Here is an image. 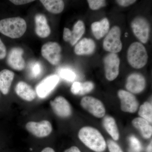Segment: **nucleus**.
I'll use <instances>...</instances> for the list:
<instances>
[{
    "label": "nucleus",
    "instance_id": "obj_1",
    "mask_svg": "<svg viewBox=\"0 0 152 152\" xmlns=\"http://www.w3.org/2000/svg\"><path fill=\"white\" fill-rule=\"evenodd\" d=\"M79 138L85 145L96 152L104 151L107 143L103 136L96 129L90 126L82 128L79 131Z\"/></svg>",
    "mask_w": 152,
    "mask_h": 152
},
{
    "label": "nucleus",
    "instance_id": "obj_2",
    "mask_svg": "<svg viewBox=\"0 0 152 152\" xmlns=\"http://www.w3.org/2000/svg\"><path fill=\"white\" fill-rule=\"evenodd\" d=\"M26 21L20 17L9 18L0 20V33L12 39L21 37L26 32Z\"/></svg>",
    "mask_w": 152,
    "mask_h": 152
},
{
    "label": "nucleus",
    "instance_id": "obj_3",
    "mask_svg": "<svg viewBox=\"0 0 152 152\" xmlns=\"http://www.w3.org/2000/svg\"><path fill=\"white\" fill-rule=\"evenodd\" d=\"M128 61L133 67L140 69L146 64L148 55L143 45L135 42L129 47L127 52Z\"/></svg>",
    "mask_w": 152,
    "mask_h": 152
},
{
    "label": "nucleus",
    "instance_id": "obj_4",
    "mask_svg": "<svg viewBox=\"0 0 152 152\" xmlns=\"http://www.w3.org/2000/svg\"><path fill=\"white\" fill-rule=\"evenodd\" d=\"M121 35V29L118 26H115L112 28L104 39L103 44L104 49L113 53L121 51L122 48Z\"/></svg>",
    "mask_w": 152,
    "mask_h": 152
},
{
    "label": "nucleus",
    "instance_id": "obj_5",
    "mask_svg": "<svg viewBox=\"0 0 152 152\" xmlns=\"http://www.w3.org/2000/svg\"><path fill=\"white\" fill-rule=\"evenodd\" d=\"M82 107L97 118L104 116L106 110L103 103L99 100L92 96H85L80 102Z\"/></svg>",
    "mask_w": 152,
    "mask_h": 152
},
{
    "label": "nucleus",
    "instance_id": "obj_6",
    "mask_svg": "<svg viewBox=\"0 0 152 152\" xmlns=\"http://www.w3.org/2000/svg\"><path fill=\"white\" fill-rule=\"evenodd\" d=\"M61 48L55 42H48L44 45L41 49L42 56L53 65H56L61 61Z\"/></svg>",
    "mask_w": 152,
    "mask_h": 152
},
{
    "label": "nucleus",
    "instance_id": "obj_7",
    "mask_svg": "<svg viewBox=\"0 0 152 152\" xmlns=\"http://www.w3.org/2000/svg\"><path fill=\"white\" fill-rule=\"evenodd\" d=\"M106 78L111 81L115 80L119 73L120 60L116 53H110L104 59Z\"/></svg>",
    "mask_w": 152,
    "mask_h": 152
},
{
    "label": "nucleus",
    "instance_id": "obj_8",
    "mask_svg": "<svg viewBox=\"0 0 152 152\" xmlns=\"http://www.w3.org/2000/svg\"><path fill=\"white\" fill-rule=\"evenodd\" d=\"M135 35L143 43L148 42L149 37L150 28L148 22L142 17H137L131 23Z\"/></svg>",
    "mask_w": 152,
    "mask_h": 152
},
{
    "label": "nucleus",
    "instance_id": "obj_9",
    "mask_svg": "<svg viewBox=\"0 0 152 152\" xmlns=\"http://www.w3.org/2000/svg\"><path fill=\"white\" fill-rule=\"evenodd\" d=\"M26 128L29 132L38 138H43L51 133L53 128L49 121L44 120L42 121H30L27 123Z\"/></svg>",
    "mask_w": 152,
    "mask_h": 152
},
{
    "label": "nucleus",
    "instance_id": "obj_10",
    "mask_svg": "<svg viewBox=\"0 0 152 152\" xmlns=\"http://www.w3.org/2000/svg\"><path fill=\"white\" fill-rule=\"evenodd\" d=\"M59 80V77L57 75L48 76L36 87V94L41 99L46 98L54 89Z\"/></svg>",
    "mask_w": 152,
    "mask_h": 152
},
{
    "label": "nucleus",
    "instance_id": "obj_11",
    "mask_svg": "<svg viewBox=\"0 0 152 152\" xmlns=\"http://www.w3.org/2000/svg\"><path fill=\"white\" fill-rule=\"evenodd\" d=\"M121 100V108L123 112L134 113L139 107V102L135 96L129 92L121 90L118 92Z\"/></svg>",
    "mask_w": 152,
    "mask_h": 152
},
{
    "label": "nucleus",
    "instance_id": "obj_12",
    "mask_svg": "<svg viewBox=\"0 0 152 152\" xmlns=\"http://www.w3.org/2000/svg\"><path fill=\"white\" fill-rule=\"evenodd\" d=\"M50 105L55 114L60 118H66L72 115L70 104L64 97H57L53 100L50 102Z\"/></svg>",
    "mask_w": 152,
    "mask_h": 152
},
{
    "label": "nucleus",
    "instance_id": "obj_13",
    "mask_svg": "<svg viewBox=\"0 0 152 152\" xmlns=\"http://www.w3.org/2000/svg\"><path fill=\"white\" fill-rule=\"evenodd\" d=\"M85 30L83 22L78 21L74 25L72 31H71L68 28H64L63 39L65 42H69L72 46L75 45L84 34Z\"/></svg>",
    "mask_w": 152,
    "mask_h": 152
},
{
    "label": "nucleus",
    "instance_id": "obj_14",
    "mask_svg": "<svg viewBox=\"0 0 152 152\" xmlns=\"http://www.w3.org/2000/svg\"><path fill=\"white\" fill-rule=\"evenodd\" d=\"M145 79L141 74H131L127 79L126 88L132 94H137L142 92L145 89Z\"/></svg>",
    "mask_w": 152,
    "mask_h": 152
},
{
    "label": "nucleus",
    "instance_id": "obj_15",
    "mask_svg": "<svg viewBox=\"0 0 152 152\" xmlns=\"http://www.w3.org/2000/svg\"><path fill=\"white\" fill-rule=\"evenodd\" d=\"M23 49L19 48H14L9 52L7 62L10 67L17 71H21L26 66L25 60L23 57Z\"/></svg>",
    "mask_w": 152,
    "mask_h": 152
},
{
    "label": "nucleus",
    "instance_id": "obj_16",
    "mask_svg": "<svg viewBox=\"0 0 152 152\" xmlns=\"http://www.w3.org/2000/svg\"><path fill=\"white\" fill-rule=\"evenodd\" d=\"M15 91L17 95L24 100L31 102L35 99L37 94L31 86L24 82L18 83Z\"/></svg>",
    "mask_w": 152,
    "mask_h": 152
},
{
    "label": "nucleus",
    "instance_id": "obj_17",
    "mask_svg": "<svg viewBox=\"0 0 152 152\" xmlns=\"http://www.w3.org/2000/svg\"><path fill=\"white\" fill-rule=\"evenodd\" d=\"M35 21L37 34L41 38H45L48 37L50 34L51 30L46 17L42 14H37L35 17Z\"/></svg>",
    "mask_w": 152,
    "mask_h": 152
},
{
    "label": "nucleus",
    "instance_id": "obj_18",
    "mask_svg": "<svg viewBox=\"0 0 152 152\" xmlns=\"http://www.w3.org/2000/svg\"><path fill=\"white\" fill-rule=\"evenodd\" d=\"M96 48V44L92 39L84 38L76 45L75 52L77 55H89L93 53Z\"/></svg>",
    "mask_w": 152,
    "mask_h": 152
},
{
    "label": "nucleus",
    "instance_id": "obj_19",
    "mask_svg": "<svg viewBox=\"0 0 152 152\" xmlns=\"http://www.w3.org/2000/svg\"><path fill=\"white\" fill-rule=\"evenodd\" d=\"M133 126L140 131L144 138L149 139L152 135V127L146 120L142 118H137L134 119L132 122Z\"/></svg>",
    "mask_w": 152,
    "mask_h": 152
},
{
    "label": "nucleus",
    "instance_id": "obj_20",
    "mask_svg": "<svg viewBox=\"0 0 152 152\" xmlns=\"http://www.w3.org/2000/svg\"><path fill=\"white\" fill-rule=\"evenodd\" d=\"M15 74L8 69H4L0 72V91L3 94H8Z\"/></svg>",
    "mask_w": 152,
    "mask_h": 152
},
{
    "label": "nucleus",
    "instance_id": "obj_21",
    "mask_svg": "<svg viewBox=\"0 0 152 152\" xmlns=\"http://www.w3.org/2000/svg\"><path fill=\"white\" fill-rule=\"evenodd\" d=\"M110 23L107 18L102 19L100 21L95 22L91 25V30L95 37L99 39L108 32Z\"/></svg>",
    "mask_w": 152,
    "mask_h": 152
},
{
    "label": "nucleus",
    "instance_id": "obj_22",
    "mask_svg": "<svg viewBox=\"0 0 152 152\" xmlns=\"http://www.w3.org/2000/svg\"><path fill=\"white\" fill-rule=\"evenodd\" d=\"M103 125L108 133L114 140L117 141L120 138V133L115 120L110 116L104 117Z\"/></svg>",
    "mask_w": 152,
    "mask_h": 152
},
{
    "label": "nucleus",
    "instance_id": "obj_23",
    "mask_svg": "<svg viewBox=\"0 0 152 152\" xmlns=\"http://www.w3.org/2000/svg\"><path fill=\"white\" fill-rule=\"evenodd\" d=\"M40 1L47 10L52 13H60L64 8V3L61 0H41Z\"/></svg>",
    "mask_w": 152,
    "mask_h": 152
},
{
    "label": "nucleus",
    "instance_id": "obj_24",
    "mask_svg": "<svg viewBox=\"0 0 152 152\" xmlns=\"http://www.w3.org/2000/svg\"><path fill=\"white\" fill-rule=\"evenodd\" d=\"M138 114L140 118L146 120L150 124L152 122V106L149 102H145L140 107Z\"/></svg>",
    "mask_w": 152,
    "mask_h": 152
},
{
    "label": "nucleus",
    "instance_id": "obj_25",
    "mask_svg": "<svg viewBox=\"0 0 152 152\" xmlns=\"http://www.w3.org/2000/svg\"><path fill=\"white\" fill-rule=\"evenodd\" d=\"M58 74L61 77L67 81L73 82L76 79V75L75 72L68 68H61L59 70Z\"/></svg>",
    "mask_w": 152,
    "mask_h": 152
},
{
    "label": "nucleus",
    "instance_id": "obj_26",
    "mask_svg": "<svg viewBox=\"0 0 152 152\" xmlns=\"http://www.w3.org/2000/svg\"><path fill=\"white\" fill-rule=\"evenodd\" d=\"M29 69L30 75L34 78L39 77L42 72V67L39 62L32 63L30 64Z\"/></svg>",
    "mask_w": 152,
    "mask_h": 152
},
{
    "label": "nucleus",
    "instance_id": "obj_27",
    "mask_svg": "<svg viewBox=\"0 0 152 152\" xmlns=\"http://www.w3.org/2000/svg\"><path fill=\"white\" fill-rule=\"evenodd\" d=\"M130 146L129 152H141L142 151V145L140 142L134 136L129 138Z\"/></svg>",
    "mask_w": 152,
    "mask_h": 152
},
{
    "label": "nucleus",
    "instance_id": "obj_28",
    "mask_svg": "<svg viewBox=\"0 0 152 152\" xmlns=\"http://www.w3.org/2000/svg\"><path fill=\"white\" fill-rule=\"evenodd\" d=\"M94 83L92 82L87 81L84 83H81L80 90L79 95H84L88 94L94 89Z\"/></svg>",
    "mask_w": 152,
    "mask_h": 152
},
{
    "label": "nucleus",
    "instance_id": "obj_29",
    "mask_svg": "<svg viewBox=\"0 0 152 152\" xmlns=\"http://www.w3.org/2000/svg\"><path fill=\"white\" fill-rule=\"evenodd\" d=\"M90 8L94 10H99L106 5V1L103 0H88Z\"/></svg>",
    "mask_w": 152,
    "mask_h": 152
},
{
    "label": "nucleus",
    "instance_id": "obj_30",
    "mask_svg": "<svg viewBox=\"0 0 152 152\" xmlns=\"http://www.w3.org/2000/svg\"><path fill=\"white\" fill-rule=\"evenodd\" d=\"M107 145L110 152H124L120 146L112 140H109Z\"/></svg>",
    "mask_w": 152,
    "mask_h": 152
},
{
    "label": "nucleus",
    "instance_id": "obj_31",
    "mask_svg": "<svg viewBox=\"0 0 152 152\" xmlns=\"http://www.w3.org/2000/svg\"><path fill=\"white\" fill-rule=\"evenodd\" d=\"M81 83L75 82L72 85L71 91L72 93L74 95H79L80 90Z\"/></svg>",
    "mask_w": 152,
    "mask_h": 152
},
{
    "label": "nucleus",
    "instance_id": "obj_32",
    "mask_svg": "<svg viewBox=\"0 0 152 152\" xmlns=\"http://www.w3.org/2000/svg\"><path fill=\"white\" fill-rule=\"evenodd\" d=\"M116 2L122 7H128L136 2L135 0H117Z\"/></svg>",
    "mask_w": 152,
    "mask_h": 152
},
{
    "label": "nucleus",
    "instance_id": "obj_33",
    "mask_svg": "<svg viewBox=\"0 0 152 152\" xmlns=\"http://www.w3.org/2000/svg\"><path fill=\"white\" fill-rule=\"evenodd\" d=\"M7 55V50L5 45L0 39V60L3 59Z\"/></svg>",
    "mask_w": 152,
    "mask_h": 152
},
{
    "label": "nucleus",
    "instance_id": "obj_34",
    "mask_svg": "<svg viewBox=\"0 0 152 152\" xmlns=\"http://www.w3.org/2000/svg\"><path fill=\"white\" fill-rule=\"evenodd\" d=\"M10 1L14 4L20 5L26 4L28 3L34 1H31V0H11V1Z\"/></svg>",
    "mask_w": 152,
    "mask_h": 152
},
{
    "label": "nucleus",
    "instance_id": "obj_35",
    "mask_svg": "<svg viewBox=\"0 0 152 152\" xmlns=\"http://www.w3.org/2000/svg\"><path fill=\"white\" fill-rule=\"evenodd\" d=\"M64 152H81L77 147L73 146L66 150Z\"/></svg>",
    "mask_w": 152,
    "mask_h": 152
},
{
    "label": "nucleus",
    "instance_id": "obj_36",
    "mask_svg": "<svg viewBox=\"0 0 152 152\" xmlns=\"http://www.w3.org/2000/svg\"><path fill=\"white\" fill-rule=\"evenodd\" d=\"M41 152H56L52 148L50 147H47V148H44Z\"/></svg>",
    "mask_w": 152,
    "mask_h": 152
},
{
    "label": "nucleus",
    "instance_id": "obj_37",
    "mask_svg": "<svg viewBox=\"0 0 152 152\" xmlns=\"http://www.w3.org/2000/svg\"><path fill=\"white\" fill-rule=\"evenodd\" d=\"M152 141L148 145L147 148V152H152Z\"/></svg>",
    "mask_w": 152,
    "mask_h": 152
},
{
    "label": "nucleus",
    "instance_id": "obj_38",
    "mask_svg": "<svg viewBox=\"0 0 152 152\" xmlns=\"http://www.w3.org/2000/svg\"><path fill=\"white\" fill-rule=\"evenodd\" d=\"M128 35V34L127 33H126V34H125V37H127Z\"/></svg>",
    "mask_w": 152,
    "mask_h": 152
}]
</instances>
